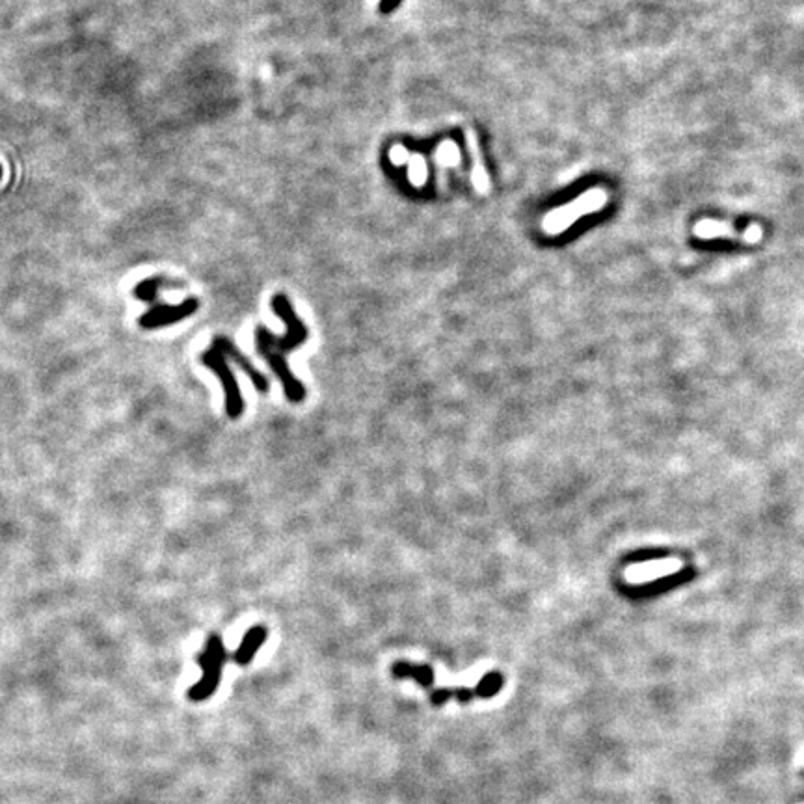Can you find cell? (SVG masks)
<instances>
[{"instance_id": "277c9868", "label": "cell", "mask_w": 804, "mask_h": 804, "mask_svg": "<svg viewBox=\"0 0 804 804\" xmlns=\"http://www.w3.org/2000/svg\"><path fill=\"white\" fill-rule=\"evenodd\" d=\"M695 237L702 240H712V238H730V240H739L745 242V245H758V242L763 238V228L760 223H751L745 230H738L732 226L730 222L724 220H714V218H704L699 220L693 228Z\"/></svg>"}, {"instance_id": "ba28073f", "label": "cell", "mask_w": 804, "mask_h": 804, "mask_svg": "<svg viewBox=\"0 0 804 804\" xmlns=\"http://www.w3.org/2000/svg\"><path fill=\"white\" fill-rule=\"evenodd\" d=\"M391 675L395 680H414L423 689H433L436 678L434 668L430 665H414L408 661H397L391 667Z\"/></svg>"}, {"instance_id": "7c38bea8", "label": "cell", "mask_w": 804, "mask_h": 804, "mask_svg": "<svg viewBox=\"0 0 804 804\" xmlns=\"http://www.w3.org/2000/svg\"><path fill=\"white\" fill-rule=\"evenodd\" d=\"M166 279L157 276V277H149V279H144V282H140L135 289V296L138 298V301L142 302H149V304H153L157 301V294H159V289L166 287Z\"/></svg>"}, {"instance_id": "7a4b0ae2", "label": "cell", "mask_w": 804, "mask_h": 804, "mask_svg": "<svg viewBox=\"0 0 804 804\" xmlns=\"http://www.w3.org/2000/svg\"><path fill=\"white\" fill-rule=\"evenodd\" d=\"M228 661V650L223 646L220 635H209L203 652L198 653V665L203 670L201 680L189 689V700L203 702L215 695L220 685L223 665Z\"/></svg>"}, {"instance_id": "4fadbf2b", "label": "cell", "mask_w": 804, "mask_h": 804, "mask_svg": "<svg viewBox=\"0 0 804 804\" xmlns=\"http://www.w3.org/2000/svg\"><path fill=\"white\" fill-rule=\"evenodd\" d=\"M661 557H665V553H661V551H639V553L631 555L629 560L631 563H644V560H656Z\"/></svg>"}, {"instance_id": "5bb4252c", "label": "cell", "mask_w": 804, "mask_h": 804, "mask_svg": "<svg viewBox=\"0 0 804 804\" xmlns=\"http://www.w3.org/2000/svg\"><path fill=\"white\" fill-rule=\"evenodd\" d=\"M401 3H402V0H382V3H380V12H382V13L394 12Z\"/></svg>"}, {"instance_id": "6da1fadb", "label": "cell", "mask_w": 804, "mask_h": 804, "mask_svg": "<svg viewBox=\"0 0 804 804\" xmlns=\"http://www.w3.org/2000/svg\"><path fill=\"white\" fill-rule=\"evenodd\" d=\"M272 308L279 319L285 323L287 333L274 335L265 326H259L255 330V347H257V352L261 354V358L269 363L276 379L279 380V384H282L287 401L293 404H301L306 399V387L291 372L287 356L293 350H296L298 347H302L306 343L308 328L301 319H298V315L294 313L293 306L289 304L287 296L276 294L272 301Z\"/></svg>"}, {"instance_id": "9c48e42d", "label": "cell", "mask_w": 804, "mask_h": 804, "mask_svg": "<svg viewBox=\"0 0 804 804\" xmlns=\"http://www.w3.org/2000/svg\"><path fill=\"white\" fill-rule=\"evenodd\" d=\"M691 575H693V570H682V572H676V574H667V575H663L660 579H652L648 585L639 589V592H643V594H658V592H663V590H670V589L682 585L683 582H687Z\"/></svg>"}, {"instance_id": "5b68a950", "label": "cell", "mask_w": 804, "mask_h": 804, "mask_svg": "<svg viewBox=\"0 0 804 804\" xmlns=\"http://www.w3.org/2000/svg\"><path fill=\"white\" fill-rule=\"evenodd\" d=\"M198 308H199V304H198L196 298H186V301L181 302L179 306L160 304V306H155L149 311H145L140 316L138 324L144 330H157V328H162V326H170V324H176L179 321L189 319L191 315H194L198 311Z\"/></svg>"}, {"instance_id": "3957f363", "label": "cell", "mask_w": 804, "mask_h": 804, "mask_svg": "<svg viewBox=\"0 0 804 804\" xmlns=\"http://www.w3.org/2000/svg\"><path fill=\"white\" fill-rule=\"evenodd\" d=\"M201 363L205 367H209L215 375L218 377L222 387H223V395H226V414L230 419H238L245 411V399H242L238 382L233 375V371L228 363V358L218 348H209L201 354Z\"/></svg>"}, {"instance_id": "30bf717a", "label": "cell", "mask_w": 804, "mask_h": 804, "mask_svg": "<svg viewBox=\"0 0 804 804\" xmlns=\"http://www.w3.org/2000/svg\"><path fill=\"white\" fill-rule=\"evenodd\" d=\"M475 691L467 689V687H457V689H434L430 693V704L433 706H443L451 699H457L460 704H467L475 699Z\"/></svg>"}, {"instance_id": "9a60e30c", "label": "cell", "mask_w": 804, "mask_h": 804, "mask_svg": "<svg viewBox=\"0 0 804 804\" xmlns=\"http://www.w3.org/2000/svg\"><path fill=\"white\" fill-rule=\"evenodd\" d=\"M0 174H3V170H0Z\"/></svg>"}, {"instance_id": "52a82bcc", "label": "cell", "mask_w": 804, "mask_h": 804, "mask_svg": "<svg viewBox=\"0 0 804 804\" xmlns=\"http://www.w3.org/2000/svg\"><path fill=\"white\" fill-rule=\"evenodd\" d=\"M267 637H269V629L265 626H254L252 629H248L240 646L233 653V661L240 667L250 665L254 661V658L257 656L261 646L265 644Z\"/></svg>"}, {"instance_id": "8fae6325", "label": "cell", "mask_w": 804, "mask_h": 804, "mask_svg": "<svg viewBox=\"0 0 804 804\" xmlns=\"http://www.w3.org/2000/svg\"><path fill=\"white\" fill-rule=\"evenodd\" d=\"M503 685H504V678L501 672L492 670V672H488V675H484L480 678V682L473 687V691H475L477 699H492L501 693Z\"/></svg>"}, {"instance_id": "8992f818", "label": "cell", "mask_w": 804, "mask_h": 804, "mask_svg": "<svg viewBox=\"0 0 804 804\" xmlns=\"http://www.w3.org/2000/svg\"><path fill=\"white\" fill-rule=\"evenodd\" d=\"M213 347L218 348V350L223 354V356H226L228 360H233V362L240 367V371L245 372V375L254 382V387L259 391V394H269V391H270V382H269V379H267V377L263 375V372H261V371H259V369L245 356V354H242V352L235 347V343H233L231 340H228V338H216Z\"/></svg>"}]
</instances>
